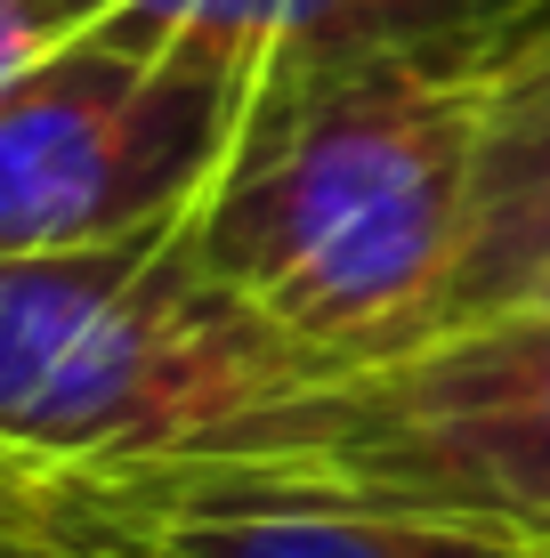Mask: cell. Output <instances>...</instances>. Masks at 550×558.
Instances as JSON below:
<instances>
[{
  "label": "cell",
  "mask_w": 550,
  "mask_h": 558,
  "mask_svg": "<svg viewBox=\"0 0 550 558\" xmlns=\"http://www.w3.org/2000/svg\"><path fill=\"white\" fill-rule=\"evenodd\" d=\"M486 82L494 41L259 82L195 203V243L308 373L372 364L438 324L469 243Z\"/></svg>",
  "instance_id": "cell-1"
},
{
  "label": "cell",
  "mask_w": 550,
  "mask_h": 558,
  "mask_svg": "<svg viewBox=\"0 0 550 558\" xmlns=\"http://www.w3.org/2000/svg\"><path fill=\"white\" fill-rule=\"evenodd\" d=\"M300 364L211 276L195 210L0 259V486L179 470L300 389Z\"/></svg>",
  "instance_id": "cell-2"
},
{
  "label": "cell",
  "mask_w": 550,
  "mask_h": 558,
  "mask_svg": "<svg viewBox=\"0 0 550 558\" xmlns=\"http://www.w3.org/2000/svg\"><path fill=\"white\" fill-rule=\"evenodd\" d=\"M179 470H243L365 510L550 543V300H510L372 364L308 373L219 453Z\"/></svg>",
  "instance_id": "cell-3"
},
{
  "label": "cell",
  "mask_w": 550,
  "mask_h": 558,
  "mask_svg": "<svg viewBox=\"0 0 550 558\" xmlns=\"http://www.w3.org/2000/svg\"><path fill=\"white\" fill-rule=\"evenodd\" d=\"M259 73L98 16L0 89V259L73 252L195 210L252 122Z\"/></svg>",
  "instance_id": "cell-4"
},
{
  "label": "cell",
  "mask_w": 550,
  "mask_h": 558,
  "mask_svg": "<svg viewBox=\"0 0 550 558\" xmlns=\"http://www.w3.org/2000/svg\"><path fill=\"white\" fill-rule=\"evenodd\" d=\"M33 526L65 558H550V543L365 510L243 470H130L41 486Z\"/></svg>",
  "instance_id": "cell-5"
},
{
  "label": "cell",
  "mask_w": 550,
  "mask_h": 558,
  "mask_svg": "<svg viewBox=\"0 0 550 558\" xmlns=\"http://www.w3.org/2000/svg\"><path fill=\"white\" fill-rule=\"evenodd\" d=\"M113 9L259 82H292V73H332L396 49L502 41L535 0H113Z\"/></svg>",
  "instance_id": "cell-6"
},
{
  "label": "cell",
  "mask_w": 550,
  "mask_h": 558,
  "mask_svg": "<svg viewBox=\"0 0 550 558\" xmlns=\"http://www.w3.org/2000/svg\"><path fill=\"white\" fill-rule=\"evenodd\" d=\"M542 283H550V33H518V41H494L469 243L445 283L438 324L494 316L510 300H535Z\"/></svg>",
  "instance_id": "cell-7"
},
{
  "label": "cell",
  "mask_w": 550,
  "mask_h": 558,
  "mask_svg": "<svg viewBox=\"0 0 550 558\" xmlns=\"http://www.w3.org/2000/svg\"><path fill=\"white\" fill-rule=\"evenodd\" d=\"M98 16H113V0H0V89L33 73L49 49H65L73 33H89Z\"/></svg>",
  "instance_id": "cell-8"
},
{
  "label": "cell",
  "mask_w": 550,
  "mask_h": 558,
  "mask_svg": "<svg viewBox=\"0 0 550 558\" xmlns=\"http://www.w3.org/2000/svg\"><path fill=\"white\" fill-rule=\"evenodd\" d=\"M518 33H550V0H535V9H526V16H518V25H510V33H502V41H518Z\"/></svg>",
  "instance_id": "cell-9"
},
{
  "label": "cell",
  "mask_w": 550,
  "mask_h": 558,
  "mask_svg": "<svg viewBox=\"0 0 550 558\" xmlns=\"http://www.w3.org/2000/svg\"><path fill=\"white\" fill-rule=\"evenodd\" d=\"M0 518H9V526H25V534H41V526H33V510H25V502H16V494H9V486H0Z\"/></svg>",
  "instance_id": "cell-10"
},
{
  "label": "cell",
  "mask_w": 550,
  "mask_h": 558,
  "mask_svg": "<svg viewBox=\"0 0 550 558\" xmlns=\"http://www.w3.org/2000/svg\"><path fill=\"white\" fill-rule=\"evenodd\" d=\"M0 558H65L57 543H16V550H0Z\"/></svg>",
  "instance_id": "cell-11"
},
{
  "label": "cell",
  "mask_w": 550,
  "mask_h": 558,
  "mask_svg": "<svg viewBox=\"0 0 550 558\" xmlns=\"http://www.w3.org/2000/svg\"><path fill=\"white\" fill-rule=\"evenodd\" d=\"M16 543H41V534H25V526H9V518H0V550H16Z\"/></svg>",
  "instance_id": "cell-12"
},
{
  "label": "cell",
  "mask_w": 550,
  "mask_h": 558,
  "mask_svg": "<svg viewBox=\"0 0 550 558\" xmlns=\"http://www.w3.org/2000/svg\"><path fill=\"white\" fill-rule=\"evenodd\" d=\"M535 300H550V283H542V292H535Z\"/></svg>",
  "instance_id": "cell-13"
}]
</instances>
